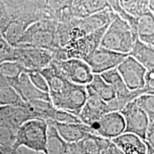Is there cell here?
<instances>
[{"label":"cell","mask_w":154,"mask_h":154,"mask_svg":"<svg viewBox=\"0 0 154 154\" xmlns=\"http://www.w3.org/2000/svg\"><path fill=\"white\" fill-rule=\"evenodd\" d=\"M58 22L42 19L30 25L24 32L16 48H36L54 52L61 49L57 36Z\"/></svg>","instance_id":"obj_1"},{"label":"cell","mask_w":154,"mask_h":154,"mask_svg":"<svg viewBox=\"0 0 154 154\" xmlns=\"http://www.w3.org/2000/svg\"><path fill=\"white\" fill-rule=\"evenodd\" d=\"M48 123L42 119H32L19 127L12 148L25 147L34 151L46 153Z\"/></svg>","instance_id":"obj_2"},{"label":"cell","mask_w":154,"mask_h":154,"mask_svg":"<svg viewBox=\"0 0 154 154\" xmlns=\"http://www.w3.org/2000/svg\"><path fill=\"white\" fill-rule=\"evenodd\" d=\"M136 38L130 26L116 15L103 34L100 47L128 55Z\"/></svg>","instance_id":"obj_3"},{"label":"cell","mask_w":154,"mask_h":154,"mask_svg":"<svg viewBox=\"0 0 154 154\" xmlns=\"http://www.w3.org/2000/svg\"><path fill=\"white\" fill-rule=\"evenodd\" d=\"M103 80L112 86L116 94V99L107 103L109 111H119L129 102L134 101L143 94L154 95V90L144 86L143 88L136 91H131L125 85L116 69L100 74Z\"/></svg>","instance_id":"obj_4"},{"label":"cell","mask_w":154,"mask_h":154,"mask_svg":"<svg viewBox=\"0 0 154 154\" xmlns=\"http://www.w3.org/2000/svg\"><path fill=\"white\" fill-rule=\"evenodd\" d=\"M87 98L86 86L69 83L60 94L50 99L52 105L59 110L67 111L78 116Z\"/></svg>","instance_id":"obj_5"},{"label":"cell","mask_w":154,"mask_h":154,"mask_svg":"<svg viewBox=\"0 0 154 154\" xmlns=\"http://www.w3.org/2000/svg\"><path fill=\"white\" fill-rule=\"evenodd\" d=\"M51 63L67 81L72 84L87 86L93 79L94 74L89 66L82 59H53Z\"/></svg>","instance_id":"obj_6"},{"label":"cell","mask_w":154,"mask_h":154,"mask_svg":"<svg viewBox=\"0 0 154 154\" xmlns=\"http://www.w3.org/2000/svg\"><path fill=\"white\" fill-rule=\"evenodd\" d=\"M109 25H105L84 37L67 44L63 47L66 59H78L84 60L93 51L99 48L102 38Z\"/></svg>","instance_id":"obj_7"},{"label":"cell","mask_w":154,"mask_h":154,"mask_svg":"<svg viewBox=\"0 0 154 154\" xmlns=\"http://www.w3.org/2000/svg\"><path fill=\"white\" fill-rule=\"evenodd\" d=\"M125 122L124 133L132 134L145 140L149 120L146 113L134 101L129 102L120 111Z\"/></svg>","instance_id":"obj_8"},{"label":"cell","mask_w":154,"mask_h":154,"mask_svg":"<svg viewBox=\"0 0 154 154\" xmlns=\"http://www.w3.org/2000/svg\"><path fill=\"white\" fill-rule=\"evenodd\" d=\"M128 55L117 53L100 47L84 59L94 74H101L116 69Z\"/></svg>","instance_id":"obj_9"},{"label":"cell","mask_w":154,"mask_h":154,"mask_svg":"<svg viewBox=\"0 0 154 154\" xmlns=\"http://www.w3.org/2000/svg\"><path fill=\"white\" fill-rule=\"evenodd\" d=\"M53 54L47 50L36 48H16L14 61L27 70H42L49 66L53 60Z\"/></svg>","instance_id":"obj_10"},{"label":"cell","mask_w":154,"mask_h":154,"mask_svg":"<svg viewBox=\"0 0 154 154\" xmlns=\"http://www.w3.org/2000/svg\"><path fill=\"white\" fill-rule=\"evenodd\" d=\"M116 69L125 85L131 91H136L144 88L147 70L132 57L127 56Z\"/></svg>","instance_id":"obj_11"},{"label":"cell","mask_w":154,"mask_h":154,"mask_svg":"<svg viewBox=\"0 0 154 154\" xmlns=\"http://www.w3.org/2000/svg\"><path fill=\"white\" fill-rule=\"evenodd\" d=\"M89 128L91 134L112 140L124 133V119L119 111H112L103 115L99 121Z\"/></svg>","instance_id":"obj_12"},{"label":"cell","mask_w":154,"mask_h":154,"mask_svg":"<svg viewBox=\"0 0 154 154\" xmlns=\"http://www.w3.org/2000/svg\"><path fill=\"white\" fill-rule=\"evenodd\" d=\"M86 87L87 98L77 118L82 124L91 127L99 121L103 115L110 111L107 103L100 99L88 86Z\"/></svg>","instance_id":"obj_13"},{"label":"cell","mask_w":154,"mask_h":154,"mask_svg":"<svg viewBox=\"0 0 154 154\" xmlns=\"http://www.w3.org/2000/svg\"><path fill=\"white\" fill-rule=\"evenodd\" d=\"M116 14L109 6L99 12L92 14L84 19H72V24L79 31L82 37L89 34L94 31L109 24L114 19Z\"/></svg>","instance_id":"obj_14"},{"label":"cell","mask_w":154,"mask_h":154,"mask_svg":"<svg viewBox=\"0 0 154 154\" xmlns=\"http://www.w3.org/2000/svg\"><path fill=\"white\" fill-rule=\"evenodd\" d=\"M16 91L21 99L24 102H29L34 100H44L51 101L49 94L44 93L36 88L33 85L26 72L22 73L19 80L11 86Z\"/></svg>","instance_id":"obj_15"},{"label":"cell","mask_w":154,"mask_h":154,"mask_svg":"<svg viewBox=\"0 0 154 154\" xmlns=\"http://www.w3.org/2000/svg\"><path fill=\"white\" fill-rule=\"evenodd\" d=\"M51 122L56 128L61 139L66 143H77L82 140L87 134L90 133L91 134L89 127L82 123L61 124L53 121Z\"/></svg>","instance_id":"obj_16"},{"label":"cell","mask_w":154,"mask_h":154,"mask_svg":"<svg viewBox=\"0 0 154 154\" xmlns=\"http://www.w3.org/2000/svg\"><path fill=\"white\" fill-rule=\"evenodd\" d=\"M122 154H146L147 146L138 136L124 133L111 140Z\"/></svg>","instance_id":"obj_17"},{"label":"cell","mask_w":154,"mask_h":154,"mask_svg":"<svg viewBox=\"0 0 154 154\" xmlns=\"http://www.w3.org/2000/svg\"><path fill=\"white\" fill-rule=\"evenodd\" d=\"M24 108L29 115L31 119H42L53 121L57 109L51 101L44 100H34L25 102Z\"/></svg>","instance_id":"obj_18"},{"label":"cell","mask_w":154,"mask_h":154,"mask_svg":"<svg viewBox=\"0 0 154 154\" xmlns=\"http://www.w3.org/2000/svg\"><path fill=\"white\" fill-rule=\"evenodd\" d=\"M128 56L138 61L147 71L154 70V46L148 45L136 38Z\"/></svg>","instance_id":"obj_19"},{"label":"cell","mask_w":154,"mask_h":154,"mask_svg":"<svg viewBox=\"0 0 154 154\" xmlns=\"http://www.w3.org/2000/svg\"><path fill=\"white\" fill-rule=\"evenodd\" d=\"M109 7L108 1H72L71 13L73 18L84 19Z\"/></svg>","instance_id":"obj_20"},{"label":"cell","mask_w":154,"mask_h":154,"mask_svg":"<svg viewBox=\"0 0 154 154\" xmlns=\"http://www.w3.org/2000/svg\"><path fill=\"white\" fill-rule=\"evenodd\" d=\"M136 34L139 41L154 46V13L148 12L136 18Z\"/></svg>","instance_id":"obj_21"},{"label":"cell","mask_w":154,"mask_h":154,"mask_svg":"<svg viewBox=\"0 0 154 154\" xmlns=\"http://www.w3.org/2000/svg\"><path fill=\"white\" fill-rule=\"evenodd\" d=\"M110 141L90 133L78 143L84 154H100Z\"/></svg>","instance_id":"obj_22"},{"label":"cell","mask_w":154,"mask_h":154,"mask_svg":"<svg viewBox=\"0 0 154 154\" xmlns=\"http://www.w3.org/2000/svg\"><path fill=\"white\" fill-rule=\"evenodd\" d=\"M87 86L106 103L116 99V94L112 86L106 82L99 74H94L93 79Z\"/></svg>","instance_id":"obj_23"},{"label":"cell","mask_w":154,"mask_h":154,"mask_svg":"<svg viewBox=\"0 0 154 154\" xmlns=\"http://www.w3.org/2000/svg\"><path fill=\"white\" fill-rule=\"evenodd\" d=\"M25 102L16 91L0 76V106H16L24 107Z\"/></svg>","instance_id":"obj_24"},{"label":"cell","mask_w":154,"mask_h":154,"mask_svg":"<svg viewBox=\"0 0 154 154\" xmlns=\"http://www.w3.org/2000/svg\"><path fill=\"white\" fill-rule=\"evenodd\" d=\"M24 72H26V69L17 61H3L0 63V76L10 86L19 80L20 75Z\"/></svg>","instance_id":"obj_25"},{"label":"cell","mask_w":154,"mask_h":154,"mask_svg":"<svg viewBox=\"0 0 154 154\" xmlns=\"http://www.w3.org/2000/svg\"><path fill=\"white\" fill-rule=\"evenodd\" d=\"M47 142L46 154H63L66 143L58 134L52 123L47 121Z\"/></svg>","instance_id":"obj_26"},{"label":"cell","mask_w":154,"mask_h":154,"mask_svg":"<svg viewBox=\"0 0 154 154\" xmlns=\"http://www.w3.org/2000/svg\"><path fill=\"white\" fill-rule=\"evenodd\" d=\"M121 7L132 17L137 18L148 12H151L149 9V1H119ZM153 13V12H152Z\"/></svg>","instance_id":"obj_27"},{"label":"cell","mask_w":154,"mask_h":154,"mask_svg":"<svg viewBox=\"0 0 154 154\" xmlns=\"http://www.w3.org/2000/svg\"><path fill=\"white\" fill-rule=\"evenodd\" d=\"M134 101L146 113L150 124H154V95L143 94L134 99Z\"/></svg>","instance_id":"obj_28"},{"label":"cell","mask_w":154,"mask_h":154,"mask_svg":"<svg viewBox=\"0 0 154 154\" xmlns=\"http://www.w3.org/2000/svg\"><path fill=\"white\" fill-rule=\"evenodd\" d=\"M16 132L7 125H0V146L12 147L15 142Z\"/></svg>","instance_id":"obj_29"},{"label":"cell","mask_w":154,"mask_h":154,"mask_svg":"<svg viewBox=\"0 0 154 154\" xmlns=\"http://www.w3.org/2000/svg\"><path fill=\"white\" fill-rule=\"evenodd\" d=\"M26 73L33 85L36 88H38L39 91L48 94L49 88H48L47 81L41 74V73L37 70H27L26 71Z\"/></svg>","instance_id":"obj_30"},{"label":"cell","mask_w":154,"mask_h":154,"mask_svg":"<svg viewBox=\"0 0 154 154\" xmlns=\"http://www.w3.org/2000/svg\"><path fill=\"white\" fill-rule=\"evenodd\" d=\"M15 47L0 36V61H14Z\"/></svg>","instance_id":"obj_31"},{"label":"cell","mask_w":154,"mask_h":154,"mask_svg":"<svg viewBox=\"0 0 154 154\" xmlns=\"http://www.w3.org/2000/svg\"><path fill=\"white\" fill-rule=\"evenodd\" d=\"M53 122L61 123V124H75V123H82L79 119L75 116L72 113L67 111L59 110L57 109L56 111L54 119Z\"/></svg>","instance_id":"obj_32"},{"label":"cell","mask_w":154,"mask_h":154,"mask_svg":"<svg viewBox=\"0 0 154 154\" xmlns=\"http://www.w3.org/2000/svg\"><path fill=\"white\" fill-rule=\"evenodd\" d=\"M8 23L5 1H0V33Z\"/></svg>","instance_id":"obj_33"},{"label":"cell","mask_w":154,"mask_h":154,"mask_svg":"<svg viewBox=\"0 0 154 154\" xmlns=\"http://www.w3.org/2000/svg\"><path fill=\"white\" fill-rule=\"evenodd\" d=\"M63 154H84L79 144L77 143H66Z\"/></svg>","instance_id":"obj_34"},{"label":"cell","mask_w":154,"mask_h":154,"mask_svg":"<svg viewBox=\"0 0 154 154\" xmlns=\"http://www.w3.org/2000/svg\"><path fill=\"white\" fill-rule=\"evenodd\" d=\"M100 154H122L118 148L112 143V141L109 142L108 145L102 150Z\"/></svg>","instance_id":"obj_35"},{"label":"cell","mask_w":154,"mask_h":154,"mask_svg":"<svg viewBox=\"0 0 154 154\" xmlns=\"http://www.w3.org/2000/svg\"><path fill=\"white\" fill-rule=\"evenodd\" d=\"M17 150V153L18 154H46L43 153V152H38V151H34L32 150L28 149L25 147H19Z\"/></svg>","instance_id":"obj_36"},{"label":"cell","mask_w":154,"mask_h":154,"mask_svg":"<svg viewBox=\"0 0 154 154\" xmlns=\"http://www.w3.org/2000/svg\"><path fill=\"white\" fill-rule=\"evenodd\" d=\"M0 154H18V153H17V150L12 147L0 146Z\"/></svg>","instance_id":"obj_37"},{"label":"cell","mask_w":154,"mask_h":154,"mask_svg":"<svg viewBox=\"0 0 154 154\" xmlns=\"http://www.w3.org/2000/svg\"><path fill=\"white\" fill-rule=\"evenodd\" d=\"M146 143V146H147V153L146 154H154V147L153 146H151L149 144Z\"/></svg>","instance_id":"obj_38"},{"label":"cell","mask_w":154,"mask_h":154,"mask_svg":"<svg viewBox=\"0 0 154 154\" xmlns=\"http://www.w3.org/2000/svg\"><path fill=\"white\" fill-rule=\"evenodd\" d=\"M0 63H2V62H1V61H0Z\"/></svg>","instance_id":"obj_39"}]
</instances>
